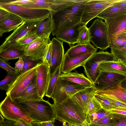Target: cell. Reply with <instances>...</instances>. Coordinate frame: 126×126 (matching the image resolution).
Instances as JSON below:
<instances>
[{"instance_id": "6da1fadb", "label": "cell", "mask_w": 126, "mask_h": 126, "mask_svg": "<svg viewBox=\"0 0 126 126\" xmlns=\"http://www.w3.org/2000/svg\"><path fill=\"white\" fill-rule=\"evenodd\" d=\"M87 0H50V12L53 30L56 36L63 31L80 22L85 2Z\"/></svg>"}, {"instance_id": "7a4b0ae2", "label": "cell", "mask_w": 126, "mask_h": 126, "mask_svg": "<svg viewBox=\"0 0 126 126\" xmlns=\"http://www.w3.org/2000/svg\"><path fill=\"white\" fill-rule=\"evenodd\" d=\"M14 101L33 122L40 123L52 121L56 118L54 105L48 100L43 99L37 101Z\"/></svg>"}, {"instance_id": "3957f363", "label": "cell", "mask_w": 126, "mask_h": 126, "mask_svg": "<svg viewBox=\"0 0 126 126\" xmlns=\"http://www.w3.org/2000/svg\"><path fill=\"white\" fill-rule=\"evenodd\" d=\"M53 104L57 120L69 124L89 126L88 118L70 98L63 104Z\"/></svg>"}, {"instance_id": "277c9868", "label": "cell", "mask_w": 126, "mask_h": 126, "mask_svg": "<svg viewBox=\"0 0 126 126\" xmlns=\"http://www.w3.org/2000/svg\"><path fill=\"white\" fill-rule=\"evenodd\" d=\"M85 88L81 85L62 79L59 77L51 98L53 101V104H62Z\"/></svg>"}, {"instance_id": "5b68a950", "label": "cell", "mask_w": 126, "mask_h": 126, "mask_svg": "<svg viewBox=\"0 0 126 126\" xmlns=\"http://www.w3.org/2000/svg\"><path fill=\"white\" fill-rule=\"evenodd\" d=\"M0 6L17 15L24 21H41L48 17L50 13L47 9L32 8L23 5L0 3Z\"/></svg>"}, {"instance_id": "8992f818", "label": "cell", "mask_w": 126, "mask_h": 126, "mask_svg": "<svg viewBox=\"0 0 126 126\" xmlns=\"http://www.w3.org/2000/svg\"><path fill=\"white\" fill-rule=\"evenodd\" d=\"M0 105V114L6 120L16 122L22 120L31 123L32 120L29 115L18 106L9 94L6 95Z\"/></svg>"}, {"instance_id": "52a82bcc", "label": "cell", "mask_w": 126, "mask_h": 126, "mask_svg": "<svg viewBox=\"0 0 126 126\" xmlns=\"http://www.w3.org/2000/svg\"><path fill=\"white\" fill-rule=\"evenodd\" d=\"M92 42L96 48L103 50L110 47L107 24L101 19L97 18L88 28Z\"/></svg>"}, {"instance_id": "ba28073f", "label": "cell", "mask_w": 126, "mask_h": 126, "mask_svg": "<svg viewBox=\"0 0 126 126\" xmlns=\"http://www.w3.org/2000/svg\"><path fill=\"white\" fill-rule=\"evenodd\" d=\"M40 63L35 67L17 76L10 86L6 92V95L9 94L14 100L17 98L36 78L37 68Z\"/></svg>"}, {"instance_id": "9c48e42d", "label": "cell", "mask_w": 126, "mask_h": 126, "mask_svg": "<svg viewBox=\"0 0 126 126\" xmlns=\"http://www.w3.org/2000/svg\"><path fill=\"white\" fill-rule=\"evenodd\" d=\"M114 56L107 51L96 52L85 63L83 66L84 72L94 84L98 77L99 71L98 66L101 63L107 61H113Z\"/></svg>"}, {"instance_id": "30bf717a", "label": "cell", "mask_w": 126, "mask_h": 126, "mask_svg": "<svg viewBox=\"0 0 126 126\" xmlns=\"http://www.w3.org/2000/svg\"><path fill=\"white\" fill-rule=\"evenodd\" d=\"M119 0H87L85 2L80 22L86 25L91 20Z\"/></svg>"}, {"instance_id": "8fae6325", "label": "cell", "mask_w": 126, "mask_h": 126, "mask_svg": "<svg viewBox=\"0 0 126 126\" xmlns=\"http://www.w3.org/2000/svg\"><path fill=\"white\" fill-rule=\"evenodd\" d=\"M50 35H43L26 47L24 49L25 56L33 61H44L48 44L51 41Z\"/></svg>"}, {"instance_id": "7c38bea8", "label": "cell", "mask_w": 126, "mask_h": 126, "mask_svg": "<svg viewBox=\"0 0 126 126\" xmlns=\"http://www.w3.org/2000/svg\"><path fill=\"white\" fill-rule=\"evenodd\" d=\"M41 21H25L5 39L0 46V52L16 45L17 42L28 32L31 31H35Z\"/></svg>"}, {"instance_id": "4fadbf2b", "label": "cell", "mask_w": 126, "mask_h": 126, "mask_svg": "<svg viewBox=\"0 0 126 126\" xmlns=\"http://www.w3.org/2000/svg\"><path fill=\"white\" fill-rule=\"evenodd\" d=\"M107 27L110 44L119 36L126 33V13L104 20Z\"/></svg>"}, {"instance_id": "5bb4252c", "label": "cell", "mask_w": 126, "mask_h": 126, "mask_svg": "<svg viewBox=\"0 0 126 126\" xmlns=\"http://www.w3.org/2000/svg\"><path fill=\"white\" fill-rule=\"evenodd\" d=\"M126 78V76L122 74L99 71L93 86L96 91L107 90L120 84Z\"/></svg>"}, {"instance_id": "9a60e30c", "label": "cell", "mask_w": 126, "mask_h": 126, "mask_svg": "<svg viewBox=\"0 0 126 126\" xmlns=\"http://www.w3.org/2000/svg\"><path fill=\"white\" fill-rule=\"evenodd\" d=\"M51 76L49 66L45 61H42L37 67L36 77L38 93L42 98L46 95Z\"/></svg>"}, {"instance_id": "2e32d148", "label": "cell", "mask_w": 126, "mask_h": 126, "mask_svg": "<svg viewBox=\"0 0 126 126\" xmlns=\"http://www.w3.org/2000/svg\"><path fill=\"white\" fill-rule=\"evenodd\" d=\"M96 91L93 86L85 88L70 98L87 118L88 104L94 97Z\"/></svg>"}, {"instance_id": "e0dca14e", "label": "cell", "mask_w": 126, "mask_h": 126, "mask_svg": "<svg viewBox=\"0 0 126 126\" xmlns=\"http://www.w3.org/2000/svg\"><path fill=\"white\" fill-rule=\"evenodd\" d=\"M96 53H89L73 58L69 57L65 53L61 65V72L67 73L79 67L83 66L87 61Z\"/></svg>"}, {"instance_id": "ac0fdd59", "label": "cell", "mask_w": 126, "mask_h": 126, "mask_svg": "<svg viewBox=\"0 0 126 126\" xmlns=\"http://www.w3.org/2000/svg\"><path fill=\"white\" fill-rule=\"evenodd\" d=\"M52 52L50 69L51 74L62 63L64 56L63 42L53 37L51 40Z\"/></svg>"}, {"instance_id": "d6986e66", "label": "cell", "mask_w": 126, "mask_h": 126, "mask_svg": "<svg viewBox=\"0 0 126 126\" xmlns=\"http://www.w3.org/2000/svg\"><path fill=\"white\" fill-rule=\"evenodd\" d=\"M84 25L80 22L66 29L56 35V38L63 42L68 43L70 47L78 43L79 30Z\"/></svg>"}, {"instance_id": "ffe728a7", "label": "cell", "mask_w": 126, "mask_h": 126, "mask_svg": "<svg viewBox=\"0 0 126 126\" xmlns=\"http://www.w3.org/2000/svg\"><path fill=\"white\" fill-rule=\"evenodd\" d=\"M25 21L17 15L10 12L6 17L0 20V36L3 33L14 30Z\"/></svg>"}, {"instance_id": "44dd1931", "label": "cell", "mask_w": 126, "mask_h": 126, "mask_svg": "<svg viewBox=\"0 0 126 126\" xmlns=\"http://www.w3.org/2000/svg\"><path fill=\"white\" fill-rule=\"evenodd\" d=\"M96 94L109 97L126 104V88L122 87L121 83L108 90L96 91Z\"/></svg>"}, {"instance_id": "7402d4cb", "label": "cell", "mask_w": 126, "mask_h": 126, "mask_svg": "<svg viewBox=\"0 0 126 126\" xmlns=\"http://www.w3.org/2000/svg\"><path fill=\"white\" fill-rule=\"evenodd\" d=\"M99 71L115 73L126 76V63L120 61H106L99 65Z\"/></svg>"}, {"instance_id": "603a6c76", "label": "cell", "mask_w": 126, "mask_h": 126, "mask_svg": "<svg viewBox=\"0 0 126 126\" xmlns=\"http://www.w3.org/2000/svg\"><path fill=\"white\" fill-rule=\"evenodd\" d=\"M59 77L62 79L81 85L85 88L91 87L93 84L91 81L83 73H79L77 72L61 73Z\"/></svg>"}, {"instance_id": "cb8c5ba5", "label": "cell", "mask_w": 126, "mask_h": 126, "mask_svg": "<svg viewBox=\"0 0 126 126\" xmlns=\"http://www.w3.org/2000/svg\"><path fill=\"white\" fill-rule=\"evenodd\" d=\"M24 48L21 46L16 45L7 48L0 52V57L6 62L25 56Z\"/></svg>"}, {"instance_id": "d4e9b609", "label": "cell", "mask_w": 126, "mask_h": 126, "mask_svg": "<svg viewBox=\"0 0 126 126\" xmlns=\"http://www.w3.org/2000/svg\"><path fill=\"white\" fill-rule=\"evenodd\" d=\"M43 99L39 96L38 93L36 77L32 82L15 100L18 101H33L40 100Z\"/></svg>"}, {"instance_id": "484cf974", "label": "cell", "mask_w": 126, "mask_h": 126, "mask_svg": "<svg viewBox=\"0 0 126 126\" xmlns=\"http://www.w3.org/2000/svg\"><path fill=\"white\" fill-rule=\"evenodd\" d=\"M97 49L91 43L87 44H78L70 47L65 53L69 57L73 58L89 53L96 52Z\"/></svg>"}, {"instance_id": "4316f807", "label": "cell", "mask_w": 126, "mask_h": 126, "mask_svg": "<svg viewBox=\"0 0 126 126\" xmlns=\"http://www.w3.org/2000/svg\"><path fill=\"white\" fill-rule=\"evenodd\" d=\"M53 30V20L50 12L48 17L41 21L35 32L39 37L43 35L50 34Z\"/></svg>"}, {"instance_id": "83f0119b", "label": "cell", "mask_w": 126, "mask_h": 126, "mask_svg": "<svg viewBox=\"0 0 126 126\" xmlns=\"http://www.w3.org/2000/svg\"><path fill=\"white\" fill-rule=\"evenodd\" d=\"M125 13H126V8L113 4L105 10L96 17L104 20Z\"/></svg>"}, {"instance_id": "f1b7e54d", "label": "cell", "mask_w": 126, "mask_h": 126, "mask_svg": "<svg viewBox=\"0 0 126 126\" xmlns=\"http://www.w3.org/2000/svg\"><path fill=\"white\" fill-rule=\"evenodd\" d=\"M61 65L58 67L54 72L51 74L50 79L46 96L51 98L58 79L61 74Z\"/></svg>"}, {"instance_id": "f546056e", "label": "cell", "mask_w": 126, "mask_h": 126, "mask_svg": "<svg viewBox=\"0 0 126 126\" xmlns=\"http://www.w3.org/2000/svg\"><path fill=\"white\" fill-rule=\"evenodd\" d=\"M116 123L112 113H110L104 117L95 121L91 122L89 126H114Z\"/></svg>"}, {"instance_id": "4dcf8cb0", "label": "cell", "mask_w": 126, "mask_h": 126, "mask_svg": "<svg viewBox=\"0 0 126 126\" xmlns=\"http://www.w3.org/2000/svg\"><path fill=\"white\" fill-rule=\"evenodd\" d=\"M84 25L81 27L79 30L78 44H87L90 43L91 36L88 28Z\"/></svg>"}, {"instance_id": "1f68e13d", "label": "cell", "mask_w": 126, "mask_h": 126, "mask_svg": "<svg viewBox=\"0 0 126 126\" xmlns=\"http://www.w3.org/2000/svg\"><path fill=\"white\" fill-rule=\"evenodd\" d=\"M111 53L114 56L113 61H120L126 63V45L121 48L110 46Z\"/></svg>"}, {"instance_id": "d6a6232c", "label": "cell", "mask_w": 126, "mask_h": 126, "mask_svg": "<svg viewBox=\"0 0 126 126\" xmlns=\"http://www.w3.org/2000/svg\"><path fill=\"white\" fill-rule=\"evenodd\" d=\"M39 37L35 33V31H31L19 40L16 45H20L25 48Z\"/></svg>"}, {"instance_id": "836d02e7", "label": "cell", "mask_w": 126, "mask_h": 126, "mask_svg": "<svg viewBox=\"0 0 126 126\" xmlns=\"http://www.w3.org/2000/svg\"><path fill=\"white\" fill-rule=\"evenodd\" d=\"M32 3L23 5L25 7L34 9H44L51 11L50 0H33Z\"/></svg>"}, {"instance_id": "e575fe53", "label": "cell", "mask_w": 126, "mask_h": 126, "mask_svg": "<svg viewBox=\"0 0 126 126\" xmlns=\"http://www.w3.org/2000/svg\"><path fill=\"white\" fill-rule=\"evenodd\" d=\"M17 73H7L4 79L0 81V90L7 92L11 84L17 76Z\"/></svg>"}, {"instance_id": "d590c367", "label": "cell", "mask_w": 126, "mask_h": 126, "mask_svg": "<svg viewBox=\"0 0 126 126\" xmlns=\"http://www.w3.org/2000/svg\"><path fill=\"white\" fill-rule=\"evenodd\" d=\"M22 59L24 62V66L21 71L17 73V76L35 67L42 62L33 61L30 59L29 57L26 56Z\"/></svg>"}, {"instance_id": "8d00e7d4", "label": "cell", "mask_w": 126, "mask_h": 126, "mask_svg": "<svg viewBox=\"0 0 126 126\" xmlns=\"http://www.w3.org/2000/svg\"><path fill=\"white\" fill-rule=\"evenodd\" d=\"M102 109L99 103L94 97L89 102L88 106L87 117L92 114Z\"/></svg>"}, {"instance_id": "74e56055", "label": "cell", "mask_w": 126, "mask_h": 126, "mask_svg": "<svg viewBox=\"0 0 126 126\" xmlns=\"http://www.w3.org/2000/svg\"><path fill=\"white\" fill-rule=\"evenodd\" d=\"M94 97L100 104L102 109L106 111L116 108L107 99L100 95L96 94Z\"/></svg>"}, {"instance_id": "f35d334b", "label": "cell", "mask_w": 126, "mask_h": 126, "mask_svg": "<svg viewBox=\"0 0 126 126\" xmlns=\"http://www.w3.org/2000/svg\"><path fill=\"white\" fill-rule=\"evenodd\" d=\"M110 113L102 109L98 111L89 116L88 119L89 124L103 118L108 115Z\"/></svg>"}, {"instance_id": "ab89813d", "label": "cell", "mask_w": 126, "mask_h": 126, "mask_svg": "<svg viewBox=\"0 0 126 126\" xmlns=\"http://www.w3.org/2000/svg\"><path fill=\"white\" fill-rule=\"evenodd\" d=\"M126 45V33L119 36L110 44V46L117 48H122Z\"/></svg>"}, {"instance_id": "60d3db41", "label": "cell", "mask_w": 126, "mask_h": 126, "mask_svg": "<svg viewBox=\"0 0 126 126\" xmlns=\"http://www.w3.org/2000/svg\"><path fill=\"white\" fill-rule=\"evenodd\" d=\"M34 2L33 0H0V3L5 4L23 5Z\"/></svg>"}, {"instance_id": "b9f144b4", "label": "cell", "mask_w": 126, "mask_h": 126, "mask_svg": "<svg viewBox=\"0 0 126 126\" xmlns=\"http://www.w3.org/2000/svg\"><path fill=\"white\" fill-rule=\"evenodd\" d=\"M112 114L116 122L114 126H126V116L118 113Z\"/></svg>"}, {"instance_id": "7bdbcfd3", "label": "cell", "mask_w": 126, "mask_h": 126, "mask_svg": "<svg viewBox=\"0 0 126 126\" xmlns=\"http://www.w3.org/2000/svg\"><path fill=\"white\" fill-rule=\"evenodd\" d=\"M0 67L6 70L7 73L18 72L15 68L11 67L1 58H0Z\"/></svg>"}, {"instance_id": "ee69618b", "label": "cell", "mask_w": 126, "mask_h": 126, "mask_svg": "<svg viewBox=\"0 0 126 126\" xmlns=\"http://www.w3.org/2000/svg\"><path fill=\"white\" fill-rule=\"evenodd\" d=\"M52 52V47L51 41L49 43L47 51L46 58L45 61L49 66L51 63Z\"/></svg>"}, {"instance_id": "f6af8a7d", "label": "cell", "mask_w": 126, "mask_h": 126, "mask_svg": "<svg viewBox=\"0 0 126 126\" xmlns=\"http://www.w3.org/2000/svg\"><path fill=\"white\" fill-rule=\"evenodd\" d=\"M110 102L116 107L126 108V104L120 102L115 99L107 96H103Z\"/></svg>"}, {"instance_id": "bcb514c9", "label": "cell", "mask_w": 126, "mask_h": 126, "mask_svg": "<svg viewBox=\"0 0 126 126\" xmlns=\"http://www.w3.org/2000/svg\"><path fill=\"white\" fill-rule=\"evenodd\" d=\"M107 111L112 113H118L126 116V108L117 107Z\"/></svg>"}, {"instance_id": "7dc6e473", "label": "cell", "mask_w": 126, "mask_h": 126, "mask_svg": "<svg viewBox=\"0 0 126 126\" xmlns=\"http://www.w3.org/2000/svg\"><path fill=\"white\" fill-rule=\"evenodd\" d=\"M24 62L22 58H19L18 61L15 63V68L18 72L21 71L23 69Z\"/></svg>"}, {"instance_id": "c3c4849f", "label": "cell", "mask_w": 126, "mask_h": 126, "mask_svg": "<svg viewBox=\"0 0 126 126\" xmlns=\"http://www.w3.org/2000/svg\"><path fill=\"white\" fill-rule=\"evenodd\" d=\"M10 13V12L0 6V20L7 17L9 15Z\"/></svg>"}, {"instance_id": "681fc988", "label": "cell", "mask_w": 126, "mask_h": 126, "mask_svg": "<svg viewBox=\"0 0 126 126\" xmlns=\"http://www.w3.org/2000/svg\"><path fill=\"white\" fill-rule=\"evenodd\" d=\"M0 126H14V121L6 120L0 122Z\"/></svg>"}, {"instance_id": "f907efd6", "label": "cell", "mask_w": 126, "mask_h": 126, "mask_svg": "<svg viewBox=\"0 0 126 126\" xmlns=\"http://www.w3.org/2000/svg\"><path fill=\"white\" fill-rule=\"evenodd\" d=\"M14 126H32L31 123L26 122L22 120L19 122H16L14 121Z\"/></svg>"}, {"instance_id": "816d5d0a", "label": "cell", "mask_w": 126, "mask_h": 126, "mask_svg": "<svg viewBox=\"0 0 126 126\" xmlns=\"http://www.w3.org/2000/svg\"><path fill=\"white\" fill-rule=\"evenodd\" d=\"M113 5L126 8V0H119Z\"/></svg>"}, {"instance_id": "f5cc1de1", "label": "cell", "mask_w": 126, "mask_h": 126, "mask_svg": "<svg viewBox=\"0 0 126 126\" xmlns=\"http://www.w3.org/2000/svg\"><path fill=\"white\" fill-rule=\"evenodd\" d=\"M56 119L39 123L42 126H55L54 124Z\"/></svg>"}, {"instance_id": "db71d44e", "label": "cell", "mask_w": 126, "mask_h": 126, "mask_svg": "<svg viewBox=\"0 0 126 126\" xmlns=\"http://www.w3.org/2000/svg\"><path fill=\"white\" fill-rule=\"evenodd\" d=\"M120 83L122 87L126 88V78L123 80Z\"/></svg>"}, {"instance_id": "11a10c76", "label": "cell", "mask_w": 126, "mask_h": 126, "mask_svg": "<svg viewBox=\"0 0 126 126\" xmlns=\"http://www.w3.org/2000/svg\"><path fill=\"white\" fill-rule=\"evenodd\" d=\"M31 124L32 126H42L39 123L33 122L31 123Z\"/></svg>"}, {"instance_id": "9f6ffc18", "label": "cell", "mask_w": 126, "mask_h": 126, "mask_svg": "<svg viewBox=\"0 0 126 126\" xmlns=\"http://www.w3.org/2000/svg\"><path fill=\"white\" fill-rule=\"evenodd\" d=\"M4 119L1 114H0V122L4 121L5 120Z\"/></svg>"}, {"instance_id": "6f0895ef", "label": "cell", "mask_w": 126, "mask_h": 126, "mask_svg": "<svg viewBox=\"0 0 126 126\" xmlns=\"http://www.w3.org/2000/svg\"><path fill=\"white\" fill-rule=\"evenodd\" d=\"M67 125L68 126H85L83 125H73L69 124H67Z\"/></svg>"}, {"instance_id": "680465c9", "label": "cell", "mask_w": 126, "mask_h": 126, "mask_svg": "<svg viewBox=\"0 0 126 126\" xmlns=\"http://www.w3.org/2000/svg\"><path fill=\"white\" fill-rule=\"evenodd\" d=\"M62 126H68L67 124L65 122H64L63 123V125Z\"/></svg>"}]
</instances>
